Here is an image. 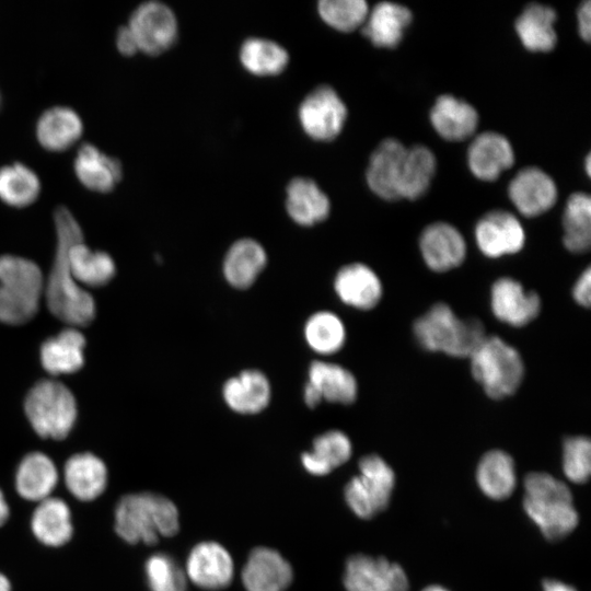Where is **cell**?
I'll return each mask as SVG.
<instances>
[{"label":"cell","mask_w":591,"mask_h":591,"mask_svg":"<svg viewBox=\"0 0 591 591\" xmlns=\"http://www.w3.org/2000/svg\"><path fill=\"white\" fill-rule=\"evenodd\" d=\"M578 31L579 35L586 42L590 40L591 37V3L590 1H584L578 9Z\"/></svg>","instance_id":"47"},{"label":"cell","mask_w":591,"mask_h":591,"mask_svg":"<svg viewBox=\"0 0 591 591\" xmlns=\"http://www.w3.org/2000/svg\"><path fill=\"white\" fill-rule=\"evenodd\" d=\"M68 265L77 283L90 287L107 283L115 274L112 257L107 253L90 250L83 241L69 248Z\"/></svg>","instance_id":"37"},{"label":"cell","mask_w":591,"mask_h":591,"mask_svg":"<svg viewBox=\"0 0 591 591\" xmlns=\"http://www.w3.org/2000/svg\"><path fill=\"white\" fill-rule=\"evenodd\" d=\"M73 170L84 187L101 194L111 193L123 177L120 161L89 142L78 149Z\"/></svg>","instance_id":"21"},{"label":"cell","mask_w":591,"mask_h":591,"mask_svg":"<svg viewBox=\"0 0 591 591\" xmlns=\"http://www.w3.org/2000/svg\"><path fill=\"white\" fill-rule=\"evenodd\" d=\"M240 60L242 66L255 76H275L286 69L289 55L274 40L251 37L241 46Z\"/></svg>","instance_id":"40"},{"label":"cell","mask_w":591,"mask_h":591,"mask_svg":"<svg viewBox=\"0 0 591 591\" xmlns=\"http://www.w3.org/2000/svg\"><path fill=\"white\" fill-rule=\"evenodd\" d=\"M565 247L581 254L591 245V198L586 193L571 194L563 216Z\"/></svg>","instance_id":"38"},{"label":"cell","mask_w":591,"mask_h":591,"mask_svg":"<svg viewBox=\"0 0 591 591\" xmlns=\"http://www.w3.org/2000/svg\"><path fill=\"white\" fill-rule=\"evenodd\" d=\"M563 470L573 483L588 482L591 472V443L583 436L569 437L563 445Z\"/></svg>","instance_id":"44"},{"label":"cell","mask_w":591,"mask_h":591,"mask_svg":"<svg viewBox=\"0 0 591 591\" xmlns=\"http://www.w3.org/2000/svg\"><path fill=\"white\" fill-rule=\"evenodd\" d=\"M43 290V274L34 262L0 256V322L18 325L30 321L38 310Z\"/></svg>","instance_id":"5"},{"label":"cell","mask_w":591,"mask_h":591,"mask_svg":"<svg viewBox=\"0 0 591 591\" xmlns=\"http://www.w3.org/2000/svg\"><path fill=\"white\" fill-rule=\"evenodd\" d=\"M303 399L310 408H314L322 402L318 392L308 382L303 390Z\"/></svg>","instance_id":"48"},{"label":"cell","mask_w":591,"mask_h":591,"mask_svg":"<svg viewBox=\"0 0 591 591\" xmlns=\"http://www.w3.org/2000/svg\"><path fill=\"white\" fill-rule=\"evenodd\" d=\"M56 229V252L45 290L50 312L72 326H84L95 315L93 297L74 280L69 265L68 251L77 242L83 241L81 227L71 211L59 206L54 212Z\"/></svg>","instance_id":"1"},{"label":"cell","mask_w":591,"mask_h":591,"mask_svg":"<svg viewBox=\"0 0 591 591\" xmlns=\"http://www.w3.org/2000/svg\"><path fill=\"white\" fill-rule=\"evenodd\" d=\"M222 396L233 412L252 415L260 413L268 406L271 387L263 372L248 369L224 382Z\"/></svg>","instance_id":"22"},{"label":"cell","mask_w":591,"mask_h":591,"mask_svg":"<svg viewBox=\"0 0 591 591\" xmlns=\"http://www.w3.org/2000/svg\"><path fill=\"white\" fill-rule=\"evenodd\" d=\"M144 570L151 591H187L184 571L167 554L157 553L150 556Z\"/></svg>","instance_id":"43"},{"label":"cell","mask_w":591,"mask_h":591,"mask_svg":"<svg viewBox=\"0 0 591 591\" xmlns=\"http://www.w3.org/2000/svg\"><path fill=\"white\" fill-rule=\"evenodd\" d=\"M349 438L340 430H329L313 441V450L301 455L303 467L312 475H326L351 456Z\"/></svg>","instance_id":"35"},{"label":"cell","mask_w":591,"mask_h":591,"mask_svg":"<svg viewBox=\"0 0 591 591\" xmlns=\"http://www.w3.org/2000/svg\"><path fill=\"white\" fill-rule=\"evenodd\" d=\"M179 529L175 505L158 494L137 493L120 498L115 509V531L130 544H154Z\"/></svg>","instance_id":"3"},{"label":"cell","mask_w":591,"mask_h":591,"mask_svg":"<svg viewBox=\"0 0 591 591\" xmlns=\"http://www.w3.org/2000/svg\"><path fill=\"white\" fill-rule=\"evenodd\" d=\"M84 336L79 331L73 327L63 329L42 345L44 369L53 375L78 371L84 362Z\"/></svg>","instance_id":"32"},{"label":"cell","mask_w":591,"mask_h":591,"mask_svg":"<svg viewBox=\"0 0 591 591\" xmlns=\"http://www.w3.org/2000/svg\"><path fill=\"white\" fill-rule=\"evenodd\" d=\"M334 290L344 304L361 311L375 308L383 296L380 277L363 263L343 266L334 278Z\"/></svg>","instance_id":"16"},{"label":"cell","mask_w":591,"mask_h":591,"mask_svg":"<svg viewBox=\"0 0 591 591\" xmlns=\"http://www.w3.org/2000/svg\"><path fill=\"white\" fill-rule=\"evenodd\" d=\"M346 327L341 318L329 311L313 313L304 325L309 347L320 355H333L346 343Z\"/></svg>","instance_id":"41"},{"label":"cell","mask_w":591,"mask_h":591,"mask_svg":"<svg viewBox=\"0 0 591 591\" xmlns=\"http://www.w3.org/2000/svg\"><path fill=\"white\" fill-rule=\"evenodd\" d=\"M130 28L138 50L155 56L166 51L175 43L177 20L170 7L160 1H147L131 13Z\"/></svg>","instance_id":"9"},{"label":"cell","mask_w":591,"mask_h":591,"mask_svg":"<svg viewBox=\"0 0 591 591\" xmlns=\"http://www.w3.org/2000/svg\"><path fill=\"white\" fill-rule=\"evenodd\" d=\"M590 167H591V158H590V155H588V157L586 158V171H587V174H588V175H590V173H591V172H590Z\"/></svg>","instance_id":"53"},{"label":"cell","mask_w":591,"mask_h":591,"mask_svg":"<svg viewBox=\"0 0 591 591\" xmlns=\"http://www.w3.org/2000/svg\"><path fill=\"white\" fill-rule=\"evenodd\" d=\"M419 251L430 270L445 273L462 265L466 257V243L455 227L434 222L422 230Z\"/></svg>","instance_id":"14"},{"label":"cell","mask_w":591,"mask_h":591,"mask_svg":"<svg viewBox=\"0 0 591 591\" xmlns=\"http://www.w3.org/2000/svg\"><path fill=\"white\" fill-rule=\"evenodd\" d=\"M40 187L37 174L21 162L0 167V199L11 207L32 205L37 200Z\"/></svg>","instance_id":"39"},{"label":"cell","mask_w":591,"mask_h":591,"mask_svg":"<svg viewBox=\"0 0 591 591\" xmlns=\"http://www.w3.org/2000/svg\"><path fill=\"white\" fill-rule=\"evenodd\" d=\"M298 116L309 137L318 141H329L343 130L347 107L332 86L320 85L303 99Z\"/></svg>","instance_id":"10"},{"label":"cell","mask_w":591,"mask_h":591,"mask_svg":"<svg viewBox=\"0 0 591 591\" xmlns=\"http://www.w3.org/2000/svg\"><path fill=\"white\" fill-rule=\"evenodd\" d=\"M308 383L320 394L322 401L348 405L356 401L358 383L356 376L346 368L316 360L310 364Z\"/></svg>","instance_id":"31"},{"label":"cell","mask_w":591,"mask_h":591,"mask_svg":"<svg viewBox=\"0 0 591 591\" xmlns=\"http://www.w3.org/2000/svg\"><path fill=\"white\" fill-rule=\"evenodd\" d=\"M543 590L544 591H576L573 587L568 586L558 580H553V579H545L543 581Z\"/></svg>","instance_id":"49"},{"label":"cell","mask_w":591,"mask_h":591,"mask_svg":"<svg viewBox=\"0 0 591 591\" xmlns=\"http://www.w3.org/2000/svg\"><path fill=\"white\" fill-rule=\"evenodd\" d=\"M286 195L287 212L300 225H314L329 215L328 197L311 178H292L287 186Z\"/></svg>","instance_id":"25"},{"label":"cell","mask_w":591,"mask_h":591,"mask_svg":"<svg viewBox=\"0 0 591 591\" xmlns=\"http://www.w3.org/2000/svg\"><path fill=\"white\" fill-rule=\"evenodd\" d=\"M470 361L473 378L493 399L513 395L524 378L520 352L498 336H486Z\"/></svg>","instance_id":"6"},{"label":"cell","mask_w":591,"mask_h":591,"mask_svg":"<svg viewBox=\"0 0 591 591\" xmlns=\"http://www.w3.org/2000/svg\"><path fill=\"white\" fill-rule=\"evenodd\" d=\"M541 308L540 296L512 277H500L491 285L490 310L503 324L523 327L538 316Z\"/></svg>","instance_id":"12"},{"label":"cell","mask_w":591,"mask_h":591,"mask_svg":"<svg viewBox=\"0 0 591 591\" xmlns=\"http://www.w3.org/2000/svg\"><path fill=\"white\" fill-rule=\"evenodd\" d=\"M467 163L475 177L486 182L495 181L513 165L514 151L503 135L485 131L471 142Z\"/></svg>","instance_id":"18"},{"label":"cell","mask_w":591,"mask_h":591,"mask_svg":"<svg viewBox=\"0 0 591 591\" xmlns=\"http://www.w3.org/2000/svg\"><path fill=\"white\" fill-rule=\"evenodd\" d=\"M430 121L443 139L462 141L474 135L478 125V114L470 103L444 94L436 100L430 111Z\"/></svg>","instance_id":"24"},{"label":"cell","mask_w":591,"mask_h":591,"mask_svg":"<svg viewBox=\"0 0 591 591\" xmlns=\"http://www.w3.org/2000/svg\"><path fill=\"white\" fill-rule=\"evenodd\" d=\"M0 591H11V583L2 573H0Z\"/></svg>","instance_id":"51"},{"label":"cell","mask_w":591,"mask_h":591,"mask_svg":"<svg viewBox=\"0 0 591 591\" xmlns=\"http://www.w3.org/2000/svg\"><path fill=\"white\" fill-rule=\"evenodd\" d=\"M359 473L347 483L345 498L359 518L370 519L387 507L395 475L391 466L376 454L360 459Z\"/></svg>","instance_id":"8"},{"label":"cell","mask_w":591,"mask_h":591,"mask_svg":"<svg viewBox=\"0 0 591 591\" xmlns=\"http://www.w3.org/2000/svg\"><path fill=\"white\" fill-rule=\"evenodd\" d=\"M267 264L265 248L256 240L244 237L235 241L223 259V276L236 289L251 287Z\"/></svg>","instance_id":"28"},{"label":"cell","mask_w":591,"mask_h":591,"mask_svg":"<svg viewBox=\"0 0 591 591\" xmlns=\"http://www.w3.org/2000/svg\"><path fill=\"white\" fill-rule=\"evenodd\" d=\"M317 11L327 25L341 32H351L363 25L369 8L363 0H322Z\"/></svg>","instance_id":"42"},{"label":"cell","mask_w":591,"mask_h":591,"mask_svg":"<svg viewBox=\"0 0 591 591\" xmlns=\"http://www.w3.org/2000/svg\"><path fill=\"white\" fill-rule=\"evenodd\" d=\"M186 572L189 579L206 590L228 587L233 577V560L227 549L216 542H202L190 552Z\"/></svg>","instance_id":"17"},{"label":"cell","mask_w":591,"mask_h":591,"mask_svg":"<svg viewBox=\"0 0 591 591\" xmlns=\"http://www.w3.org/2000/svg\"><path fill=\"white\" fill-rule=\"evenodd\" d=\"M413 19L408 8L383 1L369 11L363 23L362 33L370 42L383 48L396 47Z\"/></svg>","instance_id":"26"},{"label":"cell","mask_w":591,"mask_h":591,"mask_svg":"<svg viewBox=\"0 0 591 591\" xmlns=\"http://www.w3.org/2000/svg\"><path fill=\"white\" fill-rule=\"evenodd\" d=\"M413 333L422 349L454 358H470L487 336L478 318H460L443 302L431 305L416 318Z\"/></svg>","instance_id":"2"},{"label":"cell","mask_w":591,"mask_h":591,"mask_svg":"<svg viewBox=\"0 0 591 591\" xmlns=\"http://www.w3.org/2000/svg\"><path fill=\"white\" fill-rule=\"evenodd\" d=\"M115 44L117 50L124 56H132L139 51L135 37L128 25H123L117 30Z\"/></svg>","instance_id":"46"},{"label":"cell","mask_w":591,"mask_h":591,"mask_svg":"<svg viewBox=\"0 0 591 591\" xmlns=\"http://www.w3.org/2000/svg\"><path fill=\"white\" fill-rule=\"evenodd\" d=\"M2 106V95H1V92H0V108Z\"/></svg>","instance_id":"54"},{"label":"cell","mask_w":591,"mask_h":591,"mask_svg":"<svg viewBox=\"0 0 591 591\" xmlns=\"http://www.w3.org/2000/svg\"><path fill=\"white\" fill-rule=\"evenodd\" d=\"M476 479L480 490L489 498H508L515 487V471L512 457L502 450H490L480 459Z\"/></svg>","instance_id":"34"},{"label":"cell","mask_w":591,"mask_h":591,"mask_svg":"<svg viewBox=\"0 0 591 591\" xmlns=\"http://www.w3.org/2000/svg\"><path fill=\"white\" fill-rule=\"evenodd\" d=\"M556 12L540 3L529 4L515 21V32L522 45L531 51H549L557 42L554 28Z\"/></svg>","instance_id":"33"},{"label":"cell","mask_w":591,"mask_h":591,"mask_svg":"<svg viewBox=\"0 0 591 591\" xmlns=\"http://www.w3.org/2000/svg\"><path fill=\"white\" fill-rule=\"evenodd\" d=\"M63 477L72 496L81 501H92L100 497L106 488L107 468L96 455L79 453L66 462Z\"/></svg>","instance_id":"27"},{"label":"cell","mask_w":591,"mask_h":591,"mask_svg":"<svg viewBox=\"0 0 591 591\" xmlns=\"http://www.w3.org/2000/svg\"><path fill=\"white\" fill-rule=\"evenodd\" d=\"M422 591H449V590L440 586H429L425 588Z\"/></svg>","instance_id":"52"},{"label":"cell","mask_w":591,"mask_h":591,"mask_svg":"<svg viewBox=\"0 0 591 591\" xmlns=\"http://www.w3.org/2000/svg\"><path fill=\"white\" fill-rule=\"evenodd\" d=\"M242 580L247 591H285L292 580V568L275 549H253L243 568Z\"/></svg>","instance_id":"20"},{"label":"cell","mask_w":591,"mask_h":591,"mask_svg":"<svg viewBox=\"0 0 591 591\" xmlns=\"http://www.w3.org/2000/svg\"><path fill=\"white\" fill-rule=\"evenodd\" d=\"M31 528L40 543L51 547L65 545L73 533L69 506L55 497L39 501L33 512Z\"/></svg>","instance_id":"30"},{"label":"cell","mask_w":591,"mask_h":591,"mask_svg":"<svg viewBox=\"0 0 591 591\" xmlns=\"http://www.w3.org/2000/svg\"><path fill=\"white\" fill-rule=\"evenodd\" d=\"M24 408L32 427L43 438H66L77 418L73 394L54 380L36 383L25 398Z\"/></svg>","instance_id":"7"},{"label":"cell","mask_w":591,"mask_h":591,"mask_svg":"<svg viewBox=\"0 0 591 591\" xmlns=\"http://www.w3.org/2000/svg\"><path fill=\"white\" fill-rule=\"evenodd\" d=\"M58 483V472L44 453L33 452L23 457L15 474L18 494L30 501H42L48 497Z\"/></svg>","instance_id":"29"},{"label":"cell","mask_w":591,"mask_h":591,"mask_svg":"<svg viewBox=\"0 0 591 591\" xmlns=\"http://www.w3.org/2000/svg\"><path fill=\"white\" fill-rule=\"evenodd\" d=\"M572 298L581 306L589 308L591 302V269L587 267L572 287Z\"/></svg>","instance_id":"45"},{"label":"cell","mask_w":591,"mask_h":591,"mask_svg":"<svg viewBox=\"0 0 591 591\" xmlns=\"http://www.w3.org/2000/svg\"><path fill=\"white\" fill-rule=\"evenodd\" d=\"M344 584L347 591H408V579L399 565L362 554L348 558Z\"/></svg>","instance_id":"11"},{"label":"cell","mask_w":591,"mask_h":591,"mask_svg":"<svg viewBox=\"0 0 591 591\" xmlns=\"http://www.w3.org/2000/svg\"><path fill=\"white\" fill-rule=\"evenodd\" d=\"M474 236L479 251L488 258L517 254L525 244L523 225L505 210H493L483 216L475 225Z\"/></svg>","instance_id":"13"},{"label":"cell","mask_w":591,"mask_h":591,"mask_svg":"<svg viewBox=\"0 0 591 591\" xmlns=\"http://www.w3.org/2000/svg\"><path fill=\"white\" fill-rule=\"evenodd\" d=\"M553 178L535 166L519 171L511 179L508 195L517 210L525 217H536L548 211L557 200Z\"/></svg>","instance_id":"15"},{"label":"cell","mask_w":591,"mask_h":591,"mask_svg":"<svg viewBox=\"0 0 591 591\" xmlns=\"http://www.w3.org/2000/svg\"><path fill=\"white\" fill-rule=\"evenodd\" d=\"M83 129V121L74 109L53 106L38 117L35 134L45 150L61 152L74 146L82 137Z\"/></svg>","instance_id":"23"},{"label":"cell","mask_w":591,"mask_h":591,"mask_svg":"<svg viewBox=\"0 0 591 591\" xmlns=\"http://www.w3.org/2000/svg\"><path fill=\"white\" fill-rule=\"evenodd\" d=\"M436 167V157L429 148L420 144L407 148L401 170L399 199L421 197L430 186Z\"/></svg>","instance_id":"36"},{"label":"cell","mask_w":591,"mask_h":591,"mask_svg":"<svg viewBox=\"0 0 591 591\" xmlns=\"http://www.w3.org/2000/svg\"><path fill=\"white\" fill-rule=\"evenodd\" d=\"M406 149L397 139L387 138L371 154L366 178L370 189L380 198L399 199L398 185Z\"/></svg>","instance_id":"19"},{"label":"cell","mask_w":591,"mask_h":591,"mask_svg":"<svg viewBox=\"0 0 591 591\" xmlns=\"http://www.w3.org/2000/svg\"><path fill=\"white\" fill-rule=\"evenodd\" d=\"M9 506L3 493L0 489V526L5 523L9 518Z\"/></svg>","instance_id":"50"},{"label":"cell","mask_w":591,"mask_h":591,"mask_svg":"<svg viewBox=\"0 0 591 591\" xmlns=\"http://www.w3.org/2000/svg\"><path fill=\"white\" fill-rule=\"evenodd\" d=\"M523 508L543 535L560 540L578 524V513L567 485L547 473L533 472L524 479Z\"/></svg>","instance_id":"4"}]
</instances>
